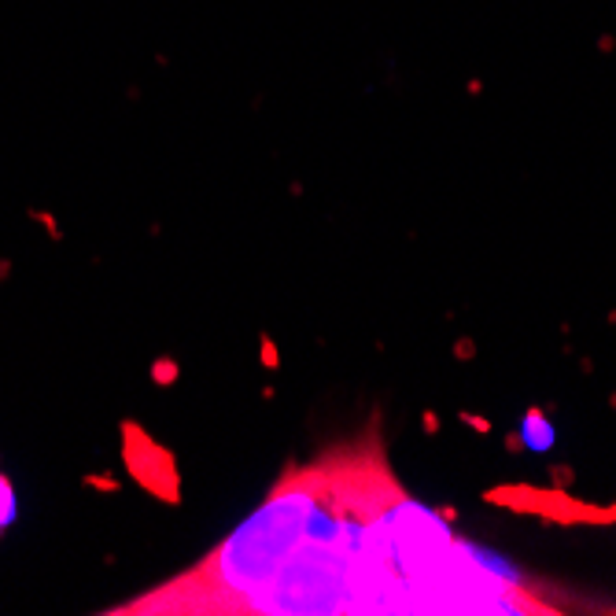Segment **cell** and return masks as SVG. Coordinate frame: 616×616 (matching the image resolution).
<instances>
[{"instance_id": "1", "label": "cell", "mask_w": 616, "mask_h": 616, "mask_svg": "<svg viewBox=\"0 0 616 616\" xmlns=\"http://www.w3.org/2000/svg\"><path fill=\"white\" fill-rule=\"evenodd\" d=\"M122 613H543L506 554L465 543L362 447L292 465L229 539Z\"/></svg>"}, {"instance_id": "2", "label": "cell", "mask_w": 616, "mask_h": 616, "mask_svg": "<svg viewBox=\"0 0 616 616\" xmlns=\"http://www.w3.org/2000/svg\"><path fill=\"white\" fill-rule=\"evenodd\" d=\"M521 443H524L532 454H546V451H554L557 432H554V425L546 421V414H543V410H532V414H524V421H521Z\"/></svg>"}, {"instance_id": "3", "label": "cell", "mask_w": 616, "mask_h": 616, "mask_svg": "<svg viewBox=\"0 0 616 616\" xmlns=\"http://www.w3.org/2000/svg\"><path fill=\"white\" fill-rule=\"evenodd\" d=\"M15 513H19V502H15L12 480H8L4 473H0V535H4V528L15 521Z\"/></svg>"}]
</instances>
